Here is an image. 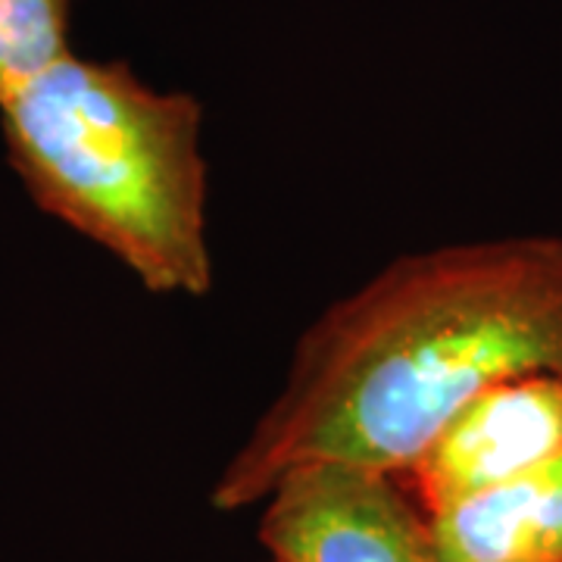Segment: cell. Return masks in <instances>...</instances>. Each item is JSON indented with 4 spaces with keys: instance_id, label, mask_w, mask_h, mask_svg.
<instances>
[{
    "instance_id": "cell-1",
    "label": "cell",
    "mask_w": 562,
    "mask_h": 562,
    "mask_svg": "<svg viewBox=\"0 0 562 562\" xmlns=\"http://www.w3.org/2000/svg\"><path fill=\"white\" fill-rule=\"evenodd\" d=\"M528 375L562 379L560 235L397 257L297 338L279 397L210 503L257 506L306 465L401 475L465 403Z\"/></svg>"
},
{
    "instance_id": "cell-2",
    "label": "cell",
    "mask_w": 562,
    "mask_h": 562,
    "mask_svg": "<svg viewBox=\"0 0 562 562\" xmlns=\"http://www.w3.org/2000/svg\"><path fill=\"white\" fill-rule=\"evenodd\" d=\"M7 160L41 213L122 262L157 297H206L203 103L128 63L66 54L0 101Z\"/></svg>"
},
{
    "instance_id": "cell-3",
    "label": "cell",
    "mask_w": 562,
    "mask_h": 562,
    "mask_svg": "<svg viewBox=\"0 0 562 562\" xmlns=\"http://www.w3.org/2000/svg\"><path fill=\"white\" fill-rule=\"evenodd\" d=\"M257 535L279 562H441L403 484L353 465L288 472L262 501Z\"/></svg>"
},
{
    "instance_id": "cell-4",
    "label": "cell",
    "mask_w": 562,
    "mask_h": 562,
    "mask_svg": "<svg viewBox=\"0 0 562 562\" xmlns=\"http://www.w3.org/2000/svg\"><path fill=\"white\" fill-rule=\"evenodd\" d=\"M562 453V379L494 384L462 406L401 475L422 513L491 491Z\"/></svg>"
},
{
    "instance_id": "cell-5",
    "label": "cell",
    "mask_w": 562,
    "mask_h": 562,
    "mask_svg": "<svg viewBox=\"0 0 562 562\" xmlns=\"http://www.w3.org/2000/svg\"><path fill=\"white\" fill-rule=\"evenodd\" d=\"M425 519L441 562H562V453Z\"/></svg>"
},
{
    "instance_id": "cell-6",
    "label": "cell",
    "mask_w": 562,
    "mask_h": 562,
    "mask_svg": "<svg viewBox=\"0 0 562 562\" xmlns=\"http://www.w3.org/2000/svg\"><path fill=\"white\" fill-rule=\"evenodd\" d=\"M76 0H0V101L66 57Z\"/></svg>"
},
{
    "instance_id": "cell-7",
    "label": "cell",
    "mask_w": 562,
    "mask_h": 562,
    "mask_svg": "<svg viewBox=\"0 0 562 562\" xmlns=\"http://www.w3.org/2000/svg\"><path fill=\"white\" fill-rule=\"evenodd\" d=\"M272 562H279V560H272Z\"/></svg>"
}]
</instances>
